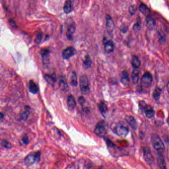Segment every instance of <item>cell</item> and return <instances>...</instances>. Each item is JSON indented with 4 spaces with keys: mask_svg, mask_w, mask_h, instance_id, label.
I'll use <instances>...</instances> for the list:
<instances>
[{
    "mask_svg": "<svg viewBox=\"0 0 169 169\" xmlns=\"http://www.w3.org/2000/svg\"><path fill=\"white\" fill-rule=\"evenodd\" d=\"M71 85L73 86H76L78 85V78L77 75L75 71H73L71 74Z\"/></svg>",
    "mask_w": 169,
    "mask_h": 169,
    "instance_id": "obj_27",
    "label": "cell"
},
{
    "mask_svg": "<svg viewBox=\"0 0 169 169\" xmlns=\"http://www.w3.org/2000/svg\"><path fill=\"white\" fill-rule=\"evenodd\" d=\"M167 88L168 90H169V81H168L167 84Z\"/></svg>",
    "mask_w": 169,
    "mask_h": 169,
    "instance_id": "obj_39",
    "label": "cell"
},
{
    "mask_svg": "<svg viewBox=\"0 0 169 169\" xmlns=\"http://www.w3.org/2000/svg\"><path fill=\"white\" fill-rule=\"evenodd\" d=\"M75 30V25L74 23L71 24L69 26L67 31V37L69 40H72L73 39V35Z\"/></svg>",
    "mask_w": 169,
    "mask_h": 169,
    "instance_id": "obj_16",
    "label": "cell"
},
{
    "mask_svg": "<svg viewBox=\"0 0 169 169\" xmlns=\"http://www.w3.org/2000/svg\"><path fill=\"white\" fill-rule=\"evenodd\" d=\"M108 130V125L105 121L102 120L98 122L95 126V134L99 137H104Z\"/></svg>",
    "mask_w": 169,
    "mask_h": 169,
    "instance_id": "obj_2",
    "label": "cell"
},
{
    "mask_svg": "<svg viewBox=\"0 0 169 169\" xmlns=\"http://www.w3.org/2000/svg\"><path fill=\"white\" fill-rule=\"evenodd\" d=\"M60 87L62 90L66 92L69 90V86L68 83L66 82L65 78H61V80L60 81Z\"/></svg>",
    "mask_w": 169,
    "mask_h": 169,
    "instance_id": "obj_20",
    "label": "cell"
},
{
    "mask_svg": "<svg viewBox=\"0 0 169 169\" xmlns=\"http://www.w3.org/2000/svg\"><path fill=\"white\" fill-rule=\"evenodd\" d=\"M106 20L107 30L109 33H112V32H113L115 27L113 20L112 19V17L109 15H106Z\"/></svg>",
    "mask_w": 169,
    "mask_h": 169,
    "instance_id": "obj_9",
    "label": "cell"
},
{
    "mask_svg": "<svg viewBox=\"0 0 169 169\" xmlns=\"http://www.w3.org/2000/svg\"><path fill=\"white\" fill-rule=\"evenodd\" d=\"M147 105L146 104L145 102L144 101H141L140 103H139V107L141 108V109H143L144 110V109L146 107Z\"/></svg>",
    "mask_w": 169,
    "mask_h": 169,
    "instance_id": "obj_37",
    "label": "cell"
},
{
    "mask_svg": "<svg viewBox=\"0 0 169 169\" xmlns=\"http://www.w3.org/2000/svg\"><path fill=\"white\" fill-rule=\"evenodd\" d=\"M80 88L81 93L84 95L88 94L89 93V86L88 78L86 75H82L80 78Z\"/></svg>",
    "mask_w": 169,
    "mask_h": 169,
    "instance_id": "obj_4",
    "label": "cell"
},
{
    "mask_svg": "<svg viewBox=\"0 0 169 169\" xmlns=\"http://www.w3.org/2000/svg\"><path fill=\"white\" fill-rule=\"evenodd\" d=\"M129 12L131 15H134L136 12V9L134 6H130L129 8Z\"/></svg>",
    "mask_w": 169,
    "mask_h": 169,
    "instance_id": "obj_35",
    "label": "cell"
},
{
    "mask_svg": "<svg viewBox=\"0 0 169 169\" xmlns=\"http://www.w3.org/2000/svg\"><path fill=\"white\" fill-rule=\"evenodd\" d=\"M67 104H68V108L69 110H74L76 105V102L75 100L74 97L72 95H69L67 99Z\"/></svg>",
    "mask_w": 169,
    "mask_h": 169,
    "instance_id": "obj_12",
    "label": "cell"
},
{
    "mask_svg": "<svg viewBox=\"0 0 169 169\" xmlns=\"http://www.w3.org/2000/svg\"><path fill=\"white\" fill-rule=\"evenodd\" d=\"M91 64V60L90 56L87 55L85 57L83 62V67L84 69H88Z\"/></svg>",
    "mask_w": 169,
    "mask_h": 169,
    "instance_id": "obj_23",
    "label": "cell"
},
{
    "mask_svg": "<svg viewBox=\"0 0 169 169\" xmlns=\"http://www.w3.org/2000/svg\"><path fill=\"white\" fill-rule=\"evenodd\" d=\"M152 144L156 150L159 152H162L165 150V146L164 143L161 140L159 135L156 134H154L151 138Z\"/></svg>",
    "mask_w": 169,
    "mask_h": 169,
    "instance_id": "obj_3",
    "label": "cell"
},
{
    "mask_svg": "<svg viewBox=\"0 0 169 169\" xmlns=\"http://www.w3.org/2000/svg\"><path fill=\"white\" fill-rule=\"evenodd\" d=\"M152 80H153V78H152V75L150 73L147 72L145 73L142 76L141 80V83L142 86L147 88V87H149L152 84Z\"/></svg>",
    "mask_w": 169,
    "mask_h": 169,
    "instance_id": "obj_6",
    "label": "cell"
},
{
    "mask_svg": "<svg viewBox=\"0 0 169 169\" xmlns=\"http://www.w3.org/2000/svg\"><path fill=\"white\" fill-rule=\"evenodd\" d=\"M44 78H45V79L46 80V81L49 83V84L51 85H54L56 81V76H55V75H54V74H52V75L47 74V75H45Z\"/></svg>",
    "mask_w": 169,
    "mask_h": 169,
    "instance_id": "obj_15",
    "label": "cell"
},
{
    "mask_svg": "<svg viewBox=\"0 0 169 169\" xmlns=\"http://www.w3.org/2000/svg\"><path fill=\"white\" fill-rule=\"evenodd\" d=\"M141 61L137 56H134L132 58V64L134 69H138L141 66Z\"/></svg>",
    "mask_w": 169,
    "mask_h": 169,
    "instance_id": "obj_25",
    "label": "cell"
},
{
    "mask_svg": "<svg viewBox=\"0 0 169 169\" xmlns=\"http://www.w3.org/2000/svg\"><path fill=\"white\" fill-rule=\"evenodd\" d=\"M3 114L1 113V118H3Z\"/></svg>",
    "mask_w": 169,
    "mask_h": 169,
    "instance_id": "obj_40",
    "label": "cell"
},
{
    "mask_svg": "<svg viewBox=\"0 0 169 169\" xmlns=\"http://www.w3.org/2000/svg\"><path fill=\"white\" fill-rule=\"evenodd\" d=\"M49 50L47 49H43L41 51V54L42 57L43 59H45V58H47L49 55Z\"/></svg>",
    "mask_w": 169,
    "mask_h": 169,
    "instance_id": "obj_31",
    "label": "cell"
},
{
    "mask_svg": "<svg viewBox=\"0 0 169 169\" xmlns=\"http://www.w3.org/2000/svg\"><path fill=\"white\" fill-rule=\"evenodd\" d=\"M144 111L145 113L146 116L148 118H150L154 116L155 112H154L153 109L152 108L150 105H147L145 108L144 109Z\"/></svg>",
    "mask_w": 169,
    "mask_h": 169,
    "instance_id": "obj_18",
    "label": "cell"
},
{
    "mask_svg": "<svg viewBox=\"0 0 169 169\" xmlns=\"http://www.w3.org/2000/svg\"><path fill=\"white\" fill-rule=\"evenodd\" d=\"M167 123H168V125H169V118H168Z\"/></svg>",
    "mask_w": 169,
    "mask_h": 169,
    "instance_id": "obj_41",
    "label": "cell"
},
{
    "mask_svg": "<svg viewBox=\"0 0 169 169\" xmlns=\"http://www.w3.org/2000/svg\"><path fill=\"white\" fill-rule=\"evenodd\" d=\"M144 158L147 164L151 165L154 162V158L148 147H146L143 149Z\"/></svg>",
    "mask_w": 169,
    "mask_h": 169,
    "instance_id": "obj_7",
    "label": "cell"
},
{
    "mask_svg": "<svg viewBox=\"0 0 169 169\" xmlns=\"http://www.w3.org/2000/svg\"><path fill=\"white\" fill-rule=\"evenodd\" d=\"M41 152H31L24 159V163L27 166L33 165L36 162H39L40 160Z\"/></svg>",
    "mask_w": 169,
    "mask_h": 169,
    "instance_id": "obj_1",
    "label": "cell"
},
{
    "mask_svg": "<svg viewBox=\"0 0 169 169\" xmlns=\"http://www.w3.org/2000/svg\"><path fill=\"white\" fill-rule=\"evenodd\" d=\"M158 164H159V167L161 168L164 169L166 168V164H165L164 157L161 155L159 156L158 157Z\"/></svg>",
    "mask_w": 169,
    "mask_h": 169,
    "instance_id": "obj_29",
    "label": "cell"
},
{
    "mask_svg": "<svg viewBox=\"0 0 169 169\" xmlns=\"http://www.w3.org/2000/svg\"><path fill=\"white\" fill-rule=\"evenodd\" d=\"M161 89L159 87L156 88L154 90L153 96L154 99L156 100H158L161 95Z\"/></svg>",
    "mask_w": 169,
    "mask_h": 169,
    "instance_id": "obj_30",
    "label": "cell"
},
{
    "mask_svg": "<svg viewBox=\"0 0 169 169\" xmlns=\"http://www.w3.org/2000/svg\"><path fill=\"white\" fill-rule=\"evenodd\" d=\"M64 10L66 14H69L72 11L71 3L70 0H67L64 3Z\"/></svg>",
    "mask_w": 169,
    "mask_h": 169,
    "instance_id": "obj_24",
    "label": "cell"
},
{
    "mask_svg": "<svg viewBox=\"0 0 169 169\" xmlns=\"http://www.w3.org/2000/svg\"><path fill=\"white\" fill-rule=\"evenodd\" d=\"M139 71L137 69H134L132 73V79L134 84H136L139 80Z\"/></svg>",
    "mask_w": 169,
    "mask_h": 169,
    "instance_id": "obj_26",
    "label": "cell"
},
{
    "mask_svg": "<svg viewBox=\"0 0 169 169\" xmlns=\"http://www.w3.org/2000/svg\"><path fill=\"white\" fill-rule=\"evenodd\" d=\"M114 49H115V45L113 41H107L104 43V50H105V52L107 54L113 52L114 50Z\"/></svg>",
    "mask_w": 169,
    "mask_h": 169,
    "instance_id": "obj_11",
    "label": "cell"
},
{
    "mask_svg": "<svg viewBox=\"0 0 169 169\" xmlns=\"http://www.w3.org/2000/svg\"><path fill=\"white\" fill-rule=\"evenodd\" d=\"M125 120L128 123L129 125L132 127V129L136 130L137 128V123L135 118L132 116H126L125 117Z\"/></svg>",
    "mask_w": 169,
    "mask_h": 169,
    "instance_id": "obj_10",
    "label": "cell"
},
{
    "mask_svg": "<svg viewBox=\"0 0 169 169\" xmlns=\"http://www.w3.org/2000/svg\"><path fill=\"white\" fill-rule=\"evenodd\" d=\"M98 108L102 115L105 117L108 112V108L106 104L103 102H101L98 105Z\"/></svg>",
    "mask_w": 169,
    "mask_h": 169,
    "instance_id": "obj_19",
    "label": "cell"
},
{
    "mask_svg": "<svg viewBox=\"0 0 169 169\" xmlns=\"http://www.w3.org/2000/svg\"><path fill=\"white\" fill-rule=\"evenodd\" d=\"M9 23L10 24V26H12V27H16V24H15V21L14 20H12V19H11V20H10L9 21Z\"/></svg>",
    "mask_w": 169,
    "mask_h": 169,
    "instance_id": "obj_38",
    "label": "cell"
},
{
    "mask_svg": "<svg viewBox=\"0 0 169 169\" xmlns=\"http://www.w3.org/2000/svg\"><path fill=\"white\" fill-rule=\"evenodd\" d=\"M139 10L143 15L146 17L148 16L150 14V10L148 7L145 4H141L139 7Z\"/></svg>",
    "mask_w": 169,
    "mask_h": 169,
    "instance_id": "obj_21",
    "label": "cell"
},
{
    "mask_svg": "<svg viewBox=\"0 0 169 169\" xmlns=\"http://www.w3.org/2000/svg\"><path fill=\"white\" fill-rule=\"evenodd\" d=\"M158 38L161 44H164L166 41V36L162 31H160L158 33Z\"/></svg>",
    "mask_w": 169,
    "mask_h": 169,
    "instance_id": "obj_28",
    "label": "cell"
},
{
    "mask_svg": "<svg viewBox=\"0 0 169 169\" xmlns=\"http://www.w3.org/2000/svg\"><path fill=\"white\" fill-rule=\"evenodd\" d=\"M75 53V50L72 47H69L64 49L62 53L63 59H69V58L74 56Z\"/></svg>",
    "mask_w": 169,
    "mask_h": 169,
    "instance_id": "obj_8",
    "label": "cell"
},
{
    "mask_svg": "<svg viewBox=\"0 0 169 169\" xmlns=\"http://www.w3.org/2000/svg\"><path fill=\"white\" fill-rule=\"evenodd\" d=\"M155 21L153 17L150 16H147L146 18V26L149 29H153L155 26Z\"/></svg>",
    "mask_w": 169,
    "mask_h": 169,
    "instance_id": "obj_17",
    "label": "cell"
},
{
    "mask_svg": "<svg viewBox=\"0 0 169 169\" xmlns=\"http://www.w3.org/2000/svg\"><path fill=\"white\" fill-rule=\"evenodd\" d=\"M29 89L31 93L35 94L38 92L39 88L37 85L34 82V81L32 80H30L29 82Z\"/></svg>",
    "mask_w": 169,
    "mask_h": 169,
    "instance_id": "obj_13",
    "label": "cell"
},
{
    "mask_svg": "<svg viewBox=\"0 0 169 169\" xmlns=\"http://www.w3.org/2000/svg\"><path fill=\"white\" fill-rule=\"evenodd\" d=\"M29 114H30V107L28 106H26L25 107V111L20 115V120L22 121L26 120L28 118Z\"/></svg>",
    "mask_w": 169,
    "mask_h": 169,
    "instance_id": "obj_22",
    "label": "cell"
},
{
    "mask_svg": "<svg viewBox=\"0 0 169 169\" xmlns=\"http://www.w3.org/2000/svg\"><path fill=\"white\" fill-rule=\"evenodd\" d=\"M42 33H39L36 36V38L35 39V42L36 43H40L41 42V41L42 40Z\"/></svg>",
    "mask_w": 169,
    "mask_h": 169,
    "instance_id": "obj_34",
    "label": "cell"
},
{
    "mask_svg": "<svg viewBox=\"0 0 169 169\" xmlns=\"http://www.w3.org/2000/svg\"><path fill=\"white\" fill-rule=\"evenodd\" d=\"M114 132L116 134L120 137H125L128 135L129 130L127 127L121 124L117 125L114 129Z\"/></svg>",
    "mask_w": 169,
    "mask_h": 169,
    "instance_id": "obj_5",
    "label": "cell"
},
{
    "mask_svg": "<svg viewBox=\"0 0 169 169\" xmlns=\"http://www.w3.org/2000/svg\"><path fill=\"white\" fill-rule=\"evenodd\" d=\"M78 103L81 105H83L85 103V100L83 96H80L78 99Z\"/></svg>",
    "mask_w": 169,
    "mask_h": 169,
    "instance_id": "obj_36",
    "label": "cell"
},
{
    "mask_svg": "<svg viewBox=\"0 0 169 169\" xmlns=\"http://www.w3.org/2000/svg\"><path fill=\"white\" fill-rule=\"evenodd\" d=\"M1 144L3 147H5L6 148H10L12 146L11 144L8 141H6L5 139L2 140L1 141Z\"/></svg>",
    "mask_w": 169,
    "mask_h": 169,
    "instance_id": "obj_32",
    "label": "cell"
},
{
    "mask_svg": "<svg viewBox=\"0 0 169 169\" xmlns=\"http://www.w3.org/2000/svg\"><path fill=\"white\" fill-rule=\"evenodd\" d=\"M121 81L123 85L125 86L129 84L130 78H129V73L127 71H124L122 72Z\"/></svg>",
    "mask_w": 169,
    "mask_h": 169,
    "instance_id": "obj_14",
    "label": "cell"
},
{
    "mask_svg": "<svg viewBox=\"0 0 169 169\" xmlns=\"http://www.w3.org/2000/svg\"><path fill=\"white\" fill-rule=\"evenodd\" d=\"M29 143V141L28 137H27V136H24L22 137V139L21 141V143L24 145H27Z\"/></svg>",
    "mask_w": 169,
    "mask_h": 169,
    "instance_id": "obj_33",
    "label": "cell"
}]
</instances>
